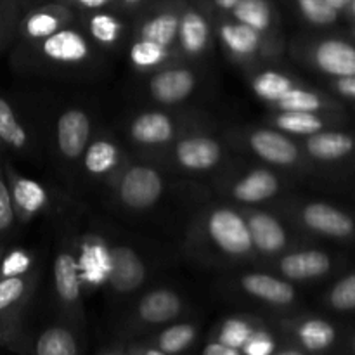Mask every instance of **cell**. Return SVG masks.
<instances>
[{"mask_svg": "<svg viewBox=\"0 0 355 355\" xmlns=\"http://www.w3.org/2000/svg\"><path fill=\"white\" fill-rule=\"evenodd\" d=\"M208 236L220 252L231 257H245L253 250L245 218L231 208H217L207 220Z\"/></svg>", "mask_w": 355, "mask_h": 355, "instance_id": "6da1fadb", "label": "cell"}, {"mask_svg": "<svg viewBox=\"0 0 355 355\" xmlns=\"http://www.w3.org/2000/svg\"><path fill=\"white\" fill-rule=\"evenodd\" d=\"M163 189H165V184L155 168L135 165L130 166L121 177L118 194L125 207L132 210H146L162 198Z\"/></svg>", "mask_w": 355, "mask_h": 355, "instance_id": "7a4b0ae2", "label": "cell"}, {"mask_svg": "<svg viewBox=\"0 0 355 355\" xmlns=\"http://www.w3.org/2000/svg\"><path fill=\"white\" fill-rule=\"evenodd\" d=\"M42 54L59 64H82L90 55V45L80 31L61 28L51 37L40 40Z\"/></svg>", "mask_w": 355, "mask_h": 355, "instance_id": "3957f363", "label": "cell"}, {"mask_svg": "<svg viewBox=\"0 0 355 355\" xmlns=\"http://www.w3.org/2000/svg\"><path fill=\"white\" fill-rule=\"evenodd\" d=\"M111 272L107 281L116 293L135 291L146 277V267L141 257L128 246H111Z\"/></svg>", "mask_w": 355, "mask_h": 355, "instance_id": "277c9868", "label": "cell"}, {"mask_svg": "<svg viewBox=\"0 0 355 355\" xmlns=\"http://www.w3.org/2000/svg\"><path fill=\"white\" fill-rule=\"evenodd\" d=\"M175 162L191 172H207L215 168L222 159V146L215 139L196 135L182 139L175 146Z\"/></svg>", "mask_w": 355, "mask_h": 355, "instance_id": "5b68a950", "label": "cell"}, {"mask_svg": "<svg viewBox=\"0 0 355 355\" xmlns=\"http://www.w3.org/2000/svg\"><path fill=\"white\" fill-rule=\"evenodd\" d=\"M90 137V118L82 110H68L58 120V146L64 158L83 155Z\"/></svg>", "mask_w": 355, "mask_h": 355, "instance_id": "8992f818", "label": "cell"}, {"mask_svg": "<svg viewBox=\"0 0 355 355\" xmlns=\"http://www.w3.org/2000/svg\"><path fill=\"white\" fill-rule=\"evenodd\" d=\"M196 85V76L191 69H162L149 80V94L162 104H177L187 99Z\"/></svg>", "mask_w": 355, "mask_h": 355, "instance_id": "52a82bcc", "label": "cell"}, {"mask_svg": "<svg viewBox=\"0 0 355 355\" xmlns=\"http://www.w3.org/2000/svg\"><path fill=\"white\" fill-rule=\"evenodd\" d=\"M250 148L259 158L272 165L288 166L298 159V148L281 132L260 128L250 135Z\"/></svg>", "mask_w": 355, "mask_h": 355, "instance_id": "ba28073f", "label": "cell"}, {"mask_svg": "<svg viewBox=\"0 0 355 355\" xmlns=\"http://www.w3.org/2000/svg\"><path fill=\"white\" fill-rule=\"evenodd\" d=\"M304 224L319 234L347 238L354 232V220L343 211L326 203H311L302 211Z\"/></svg>", "mask_w": 355, "mask_h": 355, "instance_id": "9c48e42d", "label": "cell"}, {"mask_svg": "<svg viewBox=\"0 0 355 355\" xmlns=\"http://www.w3.org/2000/svg\"><path fill=\"white\" fill-rule=\"evenodd\" d=\"M241 288L250 297L266 302V304L277 305V307L290 305L295 300V288L286 281L277 279L269 274H246L241 277Z\"/></svg>", "mask_w": 355, "mask_h": 355, "instance_id": "30bf717a", "label": "cell"}, {"mask_svg": "<svg viewBox=\"0 0 355 355\" xmlns=\"http://www.w3.org/2000/svg\"><path fill=\"white\" fill-rule=\"evenodd\" d=\"M7 184H9L10 200H12V207L16 215H21V217H33L38 211L44 210L45 205H47V191L37 180L9 172Z\"/></svg>", "mask_w": 355, "mask_h": 355, "instance_id": "8fae6325", "label": "cell"}, {"mask_svg": "<svg viewBox=\"0 0 355 355\" xmlns=\"http://www.w3.org/2000/svg\"><path fill=\"white\" fill-rule=\"evenodd\" d=\"M315 64L319 69L333 76L355 75V47L343 40H324L314 51Z\"/></svg>", "mask_w": 355, "mask_h": 355, "instance_id": "7c38bea8", "label": "cell"}, {"mask_svg": "<svg viewBox=\"0 0 355 355\" xmlns=\"http://www.w3.org/2000/svg\"><path fill=\"white\" fill-rule=\"evenodd\" d=\"M182 311V300L177 293L170 290L149 291L139 302L137 315L146 324H165L173 321Z\"/></svg>", "mask_w": 355, "mask_h": 355, "instance_id": "4fadbf2b", "label": "cell"}, {"mask_svg": "<svg viewBox=\"0 0 355 355\" xmlns=\"http://www.w3.org/2000/svg\"><path fill=\"white\" fill-rule=\"evenodd\" d=\"M253 248L262 253H277L286 246L288 236L276 217L263 211L252 214L246 220Z\"/></svg>", "mask_w": 355, "mask_h": 355, "instance_id": "5bb4252c", "label": "cell"}, {"mask_svg": "<svg viewBox=\"0 0 355 355\" xmlns=\"http://www.w3.org/2000/svg\"><path fill=\"white\" fill-rule=\"evenodd\" d=\"M80 279L89 286H101L107 281L111 272V252L101 241H89L82 246L76 259Z\"/></svg>", "mask_w": 355, "mask_h": 355, "instance_id": "9a60e30c", "label": "cell"}, {"mask_svg": "<svg viewBox=\"0 0 355 355\" xmlns=\"http://www.w3.org/2000/svg\"><path fill=\"white\" fill-rule=\"evenodd\" d=\"M175 125L172 118L159 111H148L134 118L130 123V135L142 146H159L172 141Z\"/></svg>", "mask_w": 355, "mask_h": 355, "instance_id": "2e32d148", "label": "cell"}, {"mask_svg": "<svg viewBox=\"0 0 355 355\" xmlns=\"http://www.w3.org/2000/svg\"><path fill=\"white\" fill-rule=\"evenodd\" d=\"M331 267V260L326 253L318 250H307V252H295L283 257L279 262V269L283 276L288 279H314V277L324 276Z\"/></svg>", "mask_w": 355, "mask_h": 355, "instance_id": "e0dca14e", "label": "cell"}, {"mask_svg": "<svg viewBox=\"0 0 355 355\" xmlns=\"http://www.w3.org/2000/svg\"><path fill=\"white\" fill-rule=\"evenodd\" d=\"M26 277L7 276L0 279V336L9 338L12 336V324L17 311L28 293Z\"/></svg>", "mask_w": 355, "mask_h": 355, "instance_id": "ac0fdd59", "label": "cell"}, {"mask_svg": "<svg viewBox=\"0 0 355 355\" xmlns=\"http://www.w3.org/2000/svg\"><path fill=\"white\" fill-rule=\"evenodd\" d=\"M69 12L62 6H45L31 10L21 21V33L30 40H44L62 28Z\"/></svg>", "mask_w": 355, "mask_h": 355, "instance_id": "d6986e66", "label": "cell"}, {"mask_svg": "<svg viewBox=\"0 0 355 355\" xmlns=\"http://www.w3.org/2000/svg\"><path fill=\"white\" fill-rule=\"evenodd\" d=\"M177 38L186 54L200 55L207 49L208 40H210L208 19L198 9L187 7L180 12Z\"/></svg>", "mask_w": 355, "mask_h": 355, "instance_id": "ffe728a7", "label": "cell"}, {"mask_svg": "<svg viewBox=\"0 0 355 355\" xmlns=\"http://www.w3.org/2000/svg\"><path fill=\"white\" fill-rule=\"evenodd\" d=\"M279 191V180L269 170H253L232 187V196L241 203H260Z\"/></svg>", "mask_w": 355, "mask_h": 355, "instance_id": "44dd1931", "label": "cell"}, {"mask_svg": "<svg viewBox=\"0 0 355 355\" xmlns=\"http://www.w3.org/2000/svg\"><path fill=\"white\" fill-rule=\"evenodd\" d=\"M54 284L59 298L64 305H76L82 297V279L76 259L68 252L55 257L54 262Z\"/></svg>", "mask_w": 355, "mask_h": 355, "instance_id": "7402d4cb", "label": "cell"}, {"mask_svg": "<svg viewBox=\"0 0 355 355\" xmlns=\"http://www.w3.org/2000/svg\"><path fill=\"white\" fill-rule=\"evenodd\" d=\"M293 335L297 338L298 345L311 354H321L331 349L336 340L335 326L329 324L324 319H305L298 322L293 329Z\"/></svg>", "mask_w": 355, "mask_h": 355, "instance_id": "603a6c76", "label": "cell"}, {"mask_svg": "<svg viewBox=\"0 0 355 355\" xmlns=\"http://www.w3.org/2000/svg\"><path fill=\"white\" fill-rule=\"evenodd\" d=\"M220 40L232 54L236 55H252L259 51L260 42H262V33L239 21H225L218 28Z\"/></svg>", "mask_w": 355, "mask_h": 355, "instance_id": "cb8c5ba5", "label": "cell"}, {"mask_svg": "<svg viewBox=\"0 0 355 355\" xmlns=\"http://www.w3.org/2000/svg\"><path fill=\"white\" fill-rule=\"evenodd\" d=\"M354 139L342 132H318L312 134L307 141L309 155L315 159L331 162L352 153Z\"/></svg>", "mask_w": 355, "mask_h": 355, "instance_id": "d4e9b609", "label": "cell"}, {"mask_svg": "<svg viewBox=\"0 0 355 355\" xmlns=\"http://www.w3.org/2000/svg\"><path fill=\"white\" fill-rule=\"evenodd\" d=\"M180 14L175 9H162L151 14L141 26V38L156 42L159 45H170L175 42L179 31Z\"/></svg>", "mask_w": 355, "mask_h": 355, "instance_id": "484cf974", "label": "cell"}, {"mask_svg": "<svg viewBox=\"0 0 355 355\" xmlns=\"http://www.w3.org/2000/svg\"><path fill=\"white\" fill-rule=\"evenodd\" d=\"M35 355H80L78 342L68 328L52 326L40 333L33 347Z\"/></svg>", "mask_w": 355, "mask_h": 355, "instance_id": "4316f807", "label": "cell"}, {"mask_svg": "<svg viewBox=\"0 0 355 355\" xmlns=\"http://www.w3.org/2000/svg\"><path fill=\"white\" fill-rule=\"evenodd\" d=\"M120 159V149L106 139L94 141L89 148L83 151V166L90 175H106Z\"/></svg>", "mask_w": 355, "mask_h": 355, "instance_id": "83f0119b", "label": "cell"}, {"mask_svg": "<svg viewBox=\"0 0 355 355\" xmlns=\"http://www.w3.org/2000/svg\"><path fill=\"white\" fill-rule=\"evenodd\" d=\"M231 12L236 21L260 33L270 30L274 23V10L269 0H241Z\"/></svg>", "mask_w": 355, "mask_h": 355, "instance_id": "f1b7e54d", "label": "cell"}, {"mask_svg": "<svg viewBox=\"0 0 355 355\" xmlns=\"http://www.w3.org/2000/svg\"><path fill=\"white\" fill-rule=\"evenodd\" d=\"M253 92L260 97L262 101L270 104H276L281 97L286 92H290L295 87L293 80L290 76L283 75L279 71H274V69H266V71H260L259 75L253 78L252 82Z\"/></svg>", "mask_w": 355, "mask_h": 355, "instance_id": "f546056e", "label": "cell"}, {"mask_svg": "<svg viewBox=\"0 0 355 355\" xmlns=\"http://www.w3.org/2000/svg\"><path fill=\"white\" fill-rule=\"evenodd\" d=\"M0 142L14 151H21L28 146L26 128L3 97H0Z\"/></svg>", "mask_w": 355, "mask_h": 355, "instance_id": "4dcf8cb0", "label": "cell"}, {"mask_svg": "<svg viewBox=\"0 0 355 355\" xmlns=\"http://www.w3.org/2000/svg\"><path fill=\"white\" fill-rule=\"evenodd\" d=\"M196 336L198 329L194 324H189V322L173 324L159 333L156 338V347L166 355H179L193 345Z\"/></svg>", "mask_w": 355, "mask_h": 355, "instance_id": "1f68e13d", "label": "cell"}, {"mask_svg": "<svg viewBox=\"0 0 355 355\" xmlns=\"http://www.w3.org/2000/svg\"><path fill=\"white\" fill-rule=\"evenodd\" d=\"M274 121L281 130L295 135L318 134L324 125L318 114L309 111H281Z\"/></svg>", "mask_w": 355, "mask_h": 355, "instance_id": "d6a6232c", "label": "cell"}, {"mask_svg": "<svg viewBox=\"0 0 355 355\" xmlns=\"http://www.w3.org/2000/svg\"><path fill=\"white\" fill-rule=\"evenodd\" d=\"M166 58H168V47L144 38L137 40L130 47V61L139 69H149L163 64Z\"/></svg>", "mask_w": 355, "mask_h": 355, "instance_id": "836d02e7", "label": "cell"}, {"mask_svg": "<svg viewBox=\"0 0 355 355\" xmlns=\"http://www.w3.org/2000/svg\"><path fill=\"white\" fill-rule=\"evenodd\" d=\"M121 30H123V26H121L120 19L110 12L99 10V12H94L89 19L90 35H92L94 40L103 45L116 44Z\"/></svg>", "mask_w": 355, "mask_h": 355, "instance_id": "e575fe53", "label": "cell"}, {"mask_svg": "<svg viewBox=\"0 0 355 355\" xmlns=\"http://www.w3.org/2000/svg\"><path fill=\"white\" fill-rule=\"evenodd\" d=\"M257 326H253L248 319L245 318H229L218 328L217 342L224 343V345L231 347V349L241 350L246 340L250 338Z\"/></svg>", "mask_w": 355, "mask_h": 355, "instance_id": "d590c367", "label": "cell"}, {"mask_svg": "<svg viewBox=\"0 0 355 355\" xmlns=\"http://www.w3.org/2000/svg\"><path fill=\"white\" fill-rule=\"evenodd\" d=\"M276 107L279 111H309V113H315L322 107V101L318 94L311 92V90L293 87L290 92H286L277 101Z\"/></svg>", "mask_w": 355, "mask_h": 355, "instance_id": "8d00e7d4", "label": "cell"}, {"mask_svg": "<svg viewBox=\"0 0 355 355\" xmlns=\"http://www.w3.org/2000/svg\"><path fill=\"white\" fill-rule=\"evenodd\" d=\"M298 6V10L309 23L315 26H326V24L335 23L338 12L326 0H295Z\"/></svg>", "mask_w": 355, "mask_h": 355, "instance_id": "74e56055", "label": "cell"}, {"mask_svg": "<svg viewBox=\"0 0 355 355\" xmlns=\"http://www.w3.org/2000/svg\"><path fill=\"white\" fill-rule=\"evenodd\" d=\"M329 305L335 311H355V274L338 281L329 293Z\"/></svg>", "mask_w": 355, "mask_h": 355, "instance_id": "f35d334b", "label": "cell"}, {"mask_svg": "<svg viewBox=\"0 0 355 355\" xmlns=\"http://www.w3.org/2000/svg\"><path fill=\"white\" fill-rule=\"evenodd\" d=\"M274 352H276V340L262 328H257L241 349L243 355H274Z\"/></svg>", "mask_w": 355, "mask_h": 355, "instance_id": "ab89813d", "label": "cell"}, {"mask_svg": "<svg viewBox=\"0 0 355 355\" xmlns=\"http://www.w3.org/2000/svg\"><path fill=\"white\" fill-rule=\"evenodd\" d=\"M31 267V257L30 253L24 250H14L9 255L3 259L2 266H0V272L2 277L7 276H23L30 270Z\"/></svg>", "mask_w": 355, "mask_h": 355, "instance_id": "60d3db41", "label": "cell"}, {"mask_svg": "<svg viewBox=\"0 0 355 355\" xmlns=\"http://www.w3.org/2000/svg\"><path fill=\"white\" fill-rule=\"evenodd\" d=\"M14 218H16V211H14L12 200H10L9 184L0 172V234L12 227Z\"/></svg>", "mask_w": 355, "mask_h": 355, "instance_id": "b9f144b4", "label": "cell"}, {"mask_svg": "<svg viewBox=\"0 0 355 355\" xmlns=\"http://www.w3.org/2000/svg\"><path fill=\"white\" fill-rule=\"evenodd\" d=\"M201 355H243V354L241 350L231 349V347L224 345V343L215 340V342H210L207 347H205Z\"/></svg>", "mask_w": 355, "mask_h": 355, "instance_id": "7bdbcfd3", "label": "cell"}, {"mask_svg": "<svg viewBox=\"0 0 355 355\" xmlns=\"http://www.w3.org/2000/svg\"><path fill=\"white\" fill-rule=\"evenodd\" d=\"M336 90H338L342 96L355 99V75L354 76H343L336 82Z\"/></svg>", "mask_w": 355, "mask_h": 355, "instance_id": "ee69618b", "label": "cell"}, {"mask_svg": "<svg viewBox=\"0 0 355 355\" xmlns=\"http://www.w3.org/2000/svg\"><path fill=\"white\" fill-rule=\"evenodd\" d=\"M71 2L87 10H101L106 6H110L113 0H71Z\"/></svg>", "mask_w": 355, "mask_h": 355, "instance_id": "f6af8a7d", "label": "cell"}, {"mask_svg": "<svg viewBox=\"0 0 355 355\" xmlns=\"http://www.w3.org/2000/svg\"><path fill=\"white\" fill-rule=\"evenodd\" d=\"M7 10H9V0H0V45L3 44L7 35Z\"/></svg>", "mask_w": 355, "mask_h": 355, "instance_id": "bcb514c9", "label": "cell"}, {"mask_svg": "<svg viewBox=\"0 0 355 355\" xmlns=\"http://www.w3.org/2000/svg\"><path fill=\"white\" fill-rule=\"evenodd\" d=\"M211 2H214V6L217 7V9L225 10V12H231V10L234 9L241 0H211Z\"/></svg>", "mask_w": 355, "mask_h": 355, "instance_id": "7dc6e473", "label": "cell"}, {"mask_svg": "<svg viewBox=\"0 0 355 355\" xmlns=\"http://www.w3.org/2000/svg\"><path fill=\"white\" fill-rule=\"evenodd\" d=\"M132 355H166L163 350H159L158 347H146L141 350H130Z\"/></svg>", "mask_w": 355, "mask_h": 355, "instance_id": "c3c4849f", "label": "cell"}, {"mask_svg": "<svg viewBox=\"0 0 355 355\" xmlns=\"http://www.w3.org/2000/svg\"><path fill=\"white\" fill-rule=\"evenodd\" d=\"M326 2H328L329 7H333L336 12H340V10L347 9V7L350 6V2H352V0H326Z\"/></svg>", "mask_w": 355, "mask_h": 355, "instance_id": "681fc988", "label": "cell"}, {"mask_svg": "<svg viewBox=\"0 0 355 355\" xmlns=\"http://www.w3.org/2000/svg\"><path fill=\"white\" fill-rule=\"evenodd\" d=\"M274 355H307V354L302 352V350L298 349H284V350H279V352H274Z\"/></svg>", "mask_w": 355, "mask_h": 355, "instance_id": "f907efd6", "label": "cell"}, {"mask_svg": "<svg viewBox=\"0 0 355 355\" xmlns=\"http://www.w3.org/2000/svg\"><path fill=\"white\" fill-rule=\"evenodd\" d=\"M118 2L125 7H137V6H141L144 0H118Z\"/></svg>", "mask_w": 355, "mask_h": 355, "instance_id": "816d5d0a", "label": "cell"}, {"mask_svg": "<svg viewBox=\"0 0 355 355\" xmlns=\"http://www.w3.org/2000/svg\"><path fill=\"white\" fill-rule=\"evenodd\" d=\"M350 12H352V16H355V0H352V2H350Z\"/></svg>", "mask_w": 355, "mask_h": 355, "instance_id": "f5cc1de1", "label": "cell"}, {"mask_svg": "<svg viewBox=\"0 0 355 355\" xmlns=\"http://www.w3.org/2000/svg\"><path fill=\"white\" fill-rule=\"evenodd\" d=\"M103 355H123V352H106V354H103Z\"/></svg>", "mask_w": 355, "mask_h": 355, "instance_id": "db71d44e", "label": "cell"}, {"mask_svg": "<svg viewBox=\"0 0 355 355\" xmlns=\"http://www.w3.org/2000/svg\"><path fill=\"white\" fill-rule=\"evenodd\" d=\"M123 355H132V352H128V354H123Z\"/></svg>", "mask_w": 355, "mask_h": 355, "instance_id": "11a10c76", "label": "cell"}, {"mask_svg": "<svg viewBox=\"0 0 355 355\" xmlns=\"http://www.w3.org/2000/svg\"><path fill=\"white\" fill-rule=\"evenodd\" d=\"M354 347H355V342H354Z\"/></svg>", "mask_w": 355, "mask_h": 355, "instance_id": "9f6ffc18", "label": "cell"}, {"mask_svg": "<svg viewBox=\"0 0 355 355\" xmlns=\"http://www.w3.org/2000/svg\"><path fill=\"white\" fill-rule=\"evenodd\" d=\"M0 338H2V336H0Z\"/></svg>", "mask_w": 355, "mask_h": 355, "instance_id": "6f0895ef", "label": "cell"}]
</instances>
